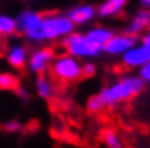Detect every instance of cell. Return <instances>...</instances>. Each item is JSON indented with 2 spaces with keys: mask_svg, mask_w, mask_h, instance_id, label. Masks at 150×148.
Segmentation results:
<instances>
[{
  "mask_svg": "<svg viewBox=\"0 0 150 148\" xmlns=\"http://www.w3.org/2000/svg\"><path fill=\"white\" fill-rule=\"evenodd\" d=\"M144 88H145V82L139 75H124L117 82L103 86L98 94L101 96L106 107H114L137 96L139 93L144 91Z\"/></svg>",
  "mask_w": 150,
  "mask_h": 148,
  "instance_id": "obj_1",
  "label": "cell"
},
{
  "mask_svg": "<svg viewBox=\"0 0 150 148\" xmlns=\"http://www.w3.org/2000/svg\"><path fill=\"white\" fill-rule=\"evenodd\" d=\"M18 23V33L21 34L26 41L41 44L46 41L44 36V15L36 10H21L16 15Z\"/></svg>",
  "mask_w": 150,
  "mask_h": 148,
  "instance_id": "obj_2",
  "label": "cell"
},
{
  "mask_svg": "<svg viewBox=\"0 0 150 148\" xmlns=\"http://www.w3.org/2000/svg\"><path fill=\"white\" fill-rule=\"evenodd\" d=\"M62 47L65 49V54L69 56H74L75 59L79 60H88L95 59V57L101 56L103 49L98 47V46L91 44L88 39H86L85 33H72L69 37H65L62 41Z\"/></svg>",
  "mask_w": 150,
  "mask_h": 148,
  "instance_id": "obj_3",
  "label": "cell"
},
{
  "mask_svg": "<svg viewBox=\"0 0 150 148\" xmlns=\"http://www.w3.org/2000/svg\"><path fill=\"white\" fill-rule=\"evenodd\" d=\"M51 73L56 80L64 83H74L83 77V63L69 54L56 56L51 67Z\"/></svg>",
  "mask_w": 150,
  "mask_h": 148,
  "instance_id": "obj_4",
  "label": "cell"
},
{
  "mask_svg": "<svg viewBox=\"0 0 150 148\" xmlns=\"http://www.w3.org/2000/svg\"><path fill=\"white\" fill-rule=\"evenodd\" d=\"M75 33V25L67 13H47L44 15V36L46 41H64Z\"/></svg>",
  "mask_w": 150,
  "mask_h": 148,
  "instance_id": "obj_5",
  "label": "cell"
},
{
  "mask_svg": "<svg viewBox=\"0 0 150 148\" xmlns=\"http://www.w3.org/2000/svg\"><path fill=\"white\" fill-rule=\"evenodd\" d=\"M139 41L140 42H137L126 56L121 57L122 63L127 68H137L139 70L140 67L150 62V31L142 34Z\"/></svg>",
  "mask_w": 150,
  "mask_h": 148,
  "instance_id": "obj_6",
  "label": "cell"
},
{
  "mask_svg": "<svg viewBox=\"0 0 150 148\" xmlns=\"http://www.w3.org/2000/svg\"><path fill=\"white\" fill-rule=\"evenodd\" d=\"M54 59H56V56H54V51L51 47H36L30 54L28 68L36 77H41L47 70H51Z\"/></svg>",
  "mask_w": 150,
  "mask_h": 148,
  "instance_id": "obj_7",
  "label": "cell"
},
{
  "mask_svg": "<svg viewBox=\"0 0 150 148\" xmlns=\"http://www.w3.org/2000/svg\"><path fill=\"white\" fill-rule=\"evenodd\" d=\"M30 54L31 52L28 51L26 44H23L21 41H13L5 49V60L13 70H21L23 67H28Z\"/></svg>",
  "mask_w": 150,
  "mask_h": 148,
  "instance_id": "obj_8",
  "label": "cell"
},
{
  "mask_svg": "<svg viewBox=\"0 0 150 148\" xmlns=\"http://www.w3.org/2000/svg\"><path fill=\"white\" fill-rule=\"evenodd\" d=\"M139 42V39L134 36H129L126 33H116L112 36V39L103 47V52L111 57H122L126 56L135 44Z\"/></svg>",
  "mask_w": 150,
  "mask_h": 148,
  "instance_id": "obj_9",
  "label": "cell"
},
{
  "mask_svg": "<svg viewBox=\"0 0 150 148\" xmlns=\"http://www.w3.org/2000/svg\"><path fill=\"white\" fill-rule=\"evenodd\" d=\"M67 16L70 18V21L75 26H85L90 25L95 18L98 16V7L91 4H82L77 5V7L70 8L67 11Z\"/></svg>",
  "mask_w": 150,
  "mask_h": 148,
  "instance_id": "obj_10",
  "label": "cell"
},
{
  "mask_svg": "<svg viewBox=\"0 0 150 148\" xmlns=\"http://www.w3.org/2000/svg\"><path fill=\"white\" fill-rule=\"evenodd\" d=\"M149 28H150V10L149 8H140L132 16V20L129 21V25L124 33L129 34V36L139 37L142 34H145Z\"/></svg>",
  "mask_w": 150,
  "mask_h": 148,
  "instance_id": "obj_11",
  "label": "cell"
},
{
  "mask_svg": "<svg viewBox=\"0 0 150 148\" xmlns=\"http://www.w3.org/2000/svg\"><path fill=\"white\" fill-rule=\"evenodd\" d=\"M114 34L116 33H114L111 28H108V26H93V28H88V30L85 31L86 39H88L91 44L98 46V47H101V49L111 41Z\"/></svg>",
  "mask_w": 150,
  "mask_h": 148,
  "instance_id": "obj_12",
  "label": "cell"
},
{
  "mask_svg": "<svg viewBox=\"0 0 150 148\" xmlns=\"http://www.w3.org/2000/svg\"><path fill=\"white\" fill-rule=\"evenodd\" d=\"M129 0H103L98 5V16L100 18H112L117 16L126 8Z\"/></svg>",
  "mask_w": 150,
  "mask_h": 148,
  "instance_id": "obj_13",
  "label": "cell"
},
{
  "mask_svg": "<svg viewBox=\"0 0 150 148\" xmlns=\"http://www.w3.org/2000/svg\"><path fill=\"white\" fill-rule=\"evenodd\" d=\"M34 90H36V94L41 99H51L56 93V86H54L52 80L46 75H41V77H36L34 80Z\"/></svg>",
  "mask_w": 150,
  "mask_h": 148,
  "instance_id": "obj_14",
  "label": "cell"
},
{
  "mask_svg": "<svg viewBox=\"0 0 150 148\" xmlns=\"http://www.w3.org/2000/svg\"><path fill=\"white\" fill-rule=\"evenodd\" d=\"M16 33H18L16 16H10V15L2 13V15H0V34L4 37H11Z\"/></svg>",
  "mask_w": 150,
  "mask_h": 148,
  "instance_id": "obj_15",
  "label": "cell"
},
{
  "mask_svg": "<svg viewBox=\"0 0 150 148\" xmlns=\"http://www.w3.org/2000/svg\"><path fill=\"white\" fill-rule=\"evenodd\" d=\"M101 140L106 148H126L122 138L114 129H105L101 133Z\"/></svg>",
  "mask_w": 150,
  "mask_h": 148,
  "instance_id": "obj_16",
  "label": "cell"
},
{
  "mask_svg": "<svg viewBox=\"0 0 150 148\" xmlns=\"http://www.w3.org/2000/svg\"><path fill=\"white\" fill-rule=\"evenodd\" d=\"M0 88L4 91H16L20 88V78L13 72H2L0 73Z\"/></svg>",
  "mask_w": 150,
  "mask_h": 148,
  "instance_id": "obj_17",
  "label": "cell"
},
{
  "mask_svg": "<svg viewBox=\"0 0 150 148\" xmlns=\"http://www.w3.org/2000/svg\"><path fill=\"white\" fill-rule=\"evenodd\" d=\"M105 103H103L101 96L100 94H93L86 99V111L91 112V114H98V112H101L105 109Z\"/></svg>",
  "mask_w": 150,
  "mask_h": 148,
  "instance_id": "obj_18",
  "label": "cell"
},
{
  "mask_svg": "<svg viewBox=\"0 0 150 148\" xmlns=\"http://www.w3.org/2000/svg\"><path fill=\"white\" fill-rule=\"evenodd\" d=\"M23 129H25V125L16 119H8L7 122H4V130L8 133H20L23 132Z\"/></svg>",
  "mask_w": 150,
  "mask_h": 148,
  "instance_id": "obj_19",
  "label": "cell"
},
{
  "mask_svg": "<svg viewBox=\"0 0 150 148\" xmlns=\"http://www.w3.org/2000/svg\"><path fill=\"white\" fill-rule=\"evenodd\" d=\"M137 75H139L145 83H150V62L145 63L144 67H140L139 70H137Z\"/></svg>",
  "mask_w": 150,
  "mask_h": 148,
  "instance_id": "obj_20",
  "label": "cell"
},
{
  "mask_svg": "<svg viewBox=\"0 0 150 148\" xmlns=\"http://www.w3.org/2000/svg\"><path fill=\"white\" fill-rule=\"evenodd\" d=\"M96 73V65L93 62H85L83 63V77H93Z\"/></svg>",
  "mask_w": 150,
  "mask_h": 148,
  "instance_id": "obj_21",
  "label": "cell"
},
{
  "mask_svg": "<svg viewBox=\"0 0 150 148\" xmlns=\"http://www.w3.org/2000/svg\"><path fill=\"white\" fill-rule=\"evenodd\" d=\"M16 96H18L20 99H23V101H30L31 99V93L28 91L25 86H20V88L16 90Z\"/></svg>",
  "mask_w": 150,
  "mask_h": 148,
  "instance_id": "obj_22",
  "label": "cell"
},
{
  "mask_svg": "<svg viewBox=\"0 0 150 148\" xmlns=\"http://www.w3.org/2000/svg\"><path fill=\"white\" fill-rule=\"evenodd\" d=\"M139 4L142 8H150V0H139Z\"/></svg>",
  "mask_w": 150,
  "mask_h": 148,
  "instance_id": "obj_23",
  "label": "cell"
}]
</instances>
